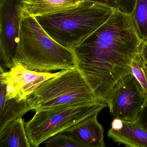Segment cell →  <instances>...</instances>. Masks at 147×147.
I'll list each match as a JSON object with an SVG mask.
<instances>
[{
    "instance_id": "5bb4252c",
    "label": "cell",
    "mask_w": 147,
    "mask_h": 147,
    "mask_svg": "<svg viewBox=\"0 0 147 147\" xmlns=\"http://www.w3.org/2000/svg\"><path fill=\"white\" fill-rule=\"evenodd\" d=\"M130 15L140 37L147 42V0H136Z\"/></svg>"
},
{
    "instance_id": "9a60e30c",
    "label": "cell",
    "mask_w": 147,
    "mask_h": 147,
    "mask_svg": "<svg viewBox=\"0 0 147 147\" xmlns=\"http://www.w3.org/2000/svg\"><path fill=\"white\" fill-rule=\"evenodd\" d=\"M131 74L142 87L146 97L147 96V65L140 55L135 57L131 65Z\"/></svg>"
},
{
    "instance_id": "4fadbf2b",
    "label": "cell",
    "mask_w": 147,
    "mask_h": 147,
    "mask_svg": "<svg viewBox=\"0 0 147 147\" xmlns=\"http://www.w3.org/2000/svg\"><path fill=\"white\" fill-rule=\"evenodd\" d=\"M31 147L22 117L14 119L0 131V147Z\"/></svg>"
},
{
    "instance_id": "8fae6325",
    "label": "cell",
    "mask_w": 147,
    "mask_h": 147,
    "mask_svg": "<svg viewBox=\"0 0 147 147\" xmlns=\"http://www.w3.org/2000/svg\"><path fill=\"white\" fill-rule=\"evenodd\" d=\"M123 126L116 130L111 128L107 136L113 142L129 147H147V131L138 120L123 121Z\"/></svg>"
},
{
    "instance_id": "6da1fadb",
    "label": "cell",
    "mask_w": 147,
    "mask_h": 147,
    "mask_svg": "<svg viewBox=\"0 0 147 147\" xmlns=\"http://www.w3.org/2000/svg\"><path fill=\"white\" fill-rule=\"evenodd\" d=\"M143 41L130 14L114 11L72 50L76 67L98 98L106 102L116 84L131 73Z\"/></svg>"
},
{
    "instance_id": "7c38bea8",
    "label": "cell",
    "mask_w": 147,
    "mask_h": 147,
    "mask_svg": "<svg viewBox=\"0 0 147 147\" xmlns=\"http://www.w3.org/2000/svg\"><path fill=\"white\" fill-rule=\"evenodd\" d=\"M32 110L28 99H8L5 96V86L1 84L0 131L14 119Z\"/></svg>"
},
{
    "instance_id": "d6986e66",
    "label": "cell",
    "mask_w": 147,
    "mask_h": 147,
    "mask_svg": "<svg viewBox=\"0 0 147 147\" xmlns=\"http://www.w3.org/2000/svg\"><path fill=\"white\" fill-rule=\"evenodd\" d=\"M123 120L118 119H113L112 122L111 123V128L113 129L118 130L120 129L123 126Z\"/></svg>"
},
{
    "instance_id": "9c48e42d",
    "label": "cell",
    "mask_w": 147,
    "mask_h": 147,
    "mask_svg": "<svg viewBox=\"0 0 147 147\" xmlns=\"http://www.w3.org/2000/svg\"><path fill=\"white\" fill-rule=\"evenodd\" d=\"M99 113L86 118L66 131L82 147H105L104 129L97 119Z\"/></svg>"
},
{
    "instance_id": "8992f818",
    "label": "cell",
    "mask_w": 147,
    "mask_h": 147,
    "mask_svg": "<svg viewBox=\"0 0 147 147\" xmlns=\"http://www.w3.org/2000/svg\"><path fill=\"white\" fill-rule=\"evenodd\" d=\"M146 98L141 85L131 73L116 84L106 102L113 119L134 121L138 119Z\"/></svg>"
},
{
    "instance_id": "ac0fdd59",
    "label": "cell",
    "mask_w": 147,
    "mask_h": 147,
    "mask_svg": "<svg viewBox=\"0 0 147 147\" xmlns=\"http://www.w3.org/2000/svg\"><path fill=\"white\" fill-rule=\"evenodd\" d=\"M137 120L142 126L147 131V96L144 105L138 114Z\"/></svg>"
},
{
    "instance_id": "30bf717a",
    "label": "cell",
    "mask_w": 147,
    "mask_h": 147,
    "mask_svg": "<svg viewBox=\"0 0 147 147\" xmlns=\"http://www.w3.org/2000/svg\"><path fill=\"white\" fill-rule=\"evenodd\" d=\"M85 0H22V16L50 15L76 6Z\"/></svg>"
},
{
    "instance_id": "ba28073f",
    "label": "cell",
    "mask_w": 147,
    "mask_h": 147,
    "mask_svg": "<svg viewBox=\"0 0 147 147\" xmlns=\"http://www.w3.org/2000/svg\"><path fill=\"white\" fill-rule=\"evenodd\" d=\"M7 72L19 88L23 99L28 98L44 82L57 76L61 73V71L52 73L30 70L21 63Z\"/></svg>"
},
{
    "instance_id": "277c9868",
    "label": "cell",
    "mask_w": 147,
    "mask_h": 147,
    "mask_svg": "<svg viewBox=\"0 0 147 147\" xmlns=\"http://www.w3.org/2000/svg\"><path fill=\"white\" fill-rule=\"evenodd\" d=\"M108 107L104 101L72 103L36 111L25 124L27 137L32 147H37L53 136L66 132L86 118Z\"/></svg>"
},
{
    "instance_id": "52a82bcc",
    "label": "cell",
    "mask_w": 147,
    "mask_h": 147,
    "mask_svg": "<svg viewBox=\"0 0 147 147\" xmlns=\"http://www.w3.org/2000/svg\"><path fill=\"white\" fill-rule=\"evenodd\" d=\"M22 0H0V59L11 69L18 64L17 51Z\"/></svg>"
},
{
    "instance_id": "3957f363",
    "label": "cell",
    "mask_w": 147,
    "mask_h": 147,
    "mask_svg": "<svg viewBox=\"0 0 147 147\" xmlns=\"http://www.w3.org/2000/svg\"><path fill=\"white\" fill-rule=\"evenodd\" d=\"M114 11L106 6L85 0L63 11L35 18L51 38L72 50L99 28Z\"/></svg>"
},
{
    "instance_id": "2e32d148",
    "label": "cell",
    "mask_w": 147,
    "mask_h": 147,
    "mask_svg": "<svg viewBox=\"0 0 147 147\" xmlns=\"http://www.w3.org/2000/svg\"><path fill=\"white\" fill-rule=\"evenodd\" d=\"M43 143L48 147H82L81 144L66 132L56 134Z\"/></svg>"
},
{
    "instance_id": "e0dca14e",
    "label": "cell",
    "mask_w": 147,
    "mask_h": 147,
    "mask_svg": "<svg viewBox=\"0 0 147 147\" xmlns=\"http://www.w3.org/2000/svg\"><path fill=\"white\" fill-rule=\"evenodd\" d=\"M106 6L114 11H118L131 14L133 11L136 0H87Z\"/></svg>"
},
{
    "instance_id": "5b68a950",
    "label": "cell",
    "mask_w": 147,
    "mask_h": 147,
    "mask_svg": "<svg viewBox=\"0 0 147 147\" xmlns=\"http://www.w3.org/2000/svg\"><path fill=\"white\" fill-rule=\"evenodd\" d=\"M28 99L32 110L36 111L72 103L104 101L96 96L76 67L61 70L57 76L42 84Z\"/></svg>"
},
{
    "instance_id": "7a4b0ae2",
    "label": "cell",
    "mask_w": 147,
    "mask_h": 147,
    "mask_svg": "<svg viewBox=\"0 0 147 147\" xmlns=\"http://www.w3.org/2000/svg\"><path fill=\"white\" fill-rule=\"evenodd\" d=\"M17 60L27 69L49 72L76 67L72 50L51 38L35 17L21 16Z\"/></svg>"
}]
</instances>
